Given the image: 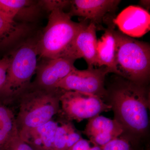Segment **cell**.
I'll list each match as a JSON object with an SVG mask.
<instances>
[{"mask_svg":"<svg viewBox=\"0 0 150 150\" xmlns=\"http://www.w3.org/2000/svg\"><path fill=\"white\" fill-rule=\"evenodd\" d=\"M115 25L114 23L108 25L104 34L98 40L97 47V66L107 67L109 73L115 72V41L113 30Z\"/></svg>","mask_w":150,"mask_h":150,"instance_id":"cell-13","label":"cell"},{"mask_svg":"<svg viewBox=\"0 0 150 150\" xmlns=\"http://www.w3.org/2000/svg\"><path fill=\"white\" fill-rule=\"evenodd\" d=\"M119 0H73L68 13L71 17L78 16L93 23L96 29H103L102 23L113 22L112 15L121 3Z\"/></svg>","mask_w":150,"mask_h":150,"instance_id":"cell-8","label":"cell"},{"mask_svg":"<svg viewBox=\"0 0 150 150\" xmlns=\"http://www.w3.org/2000/svg\"><path fill=\"white\" fill-rule=\"evenodd\" d=\"M9 63V58L8 56H5L2 59H0V90L2 88L6 81Z\"/></svg>","mask_w":150,"mask_h":150,"instance_id":"cell-23","label":"cell"},{"mask_svg":"<svg viewBox=\"0 0 150 150\" xmlns=\"http://www.w3.org/2000/svg\"><path fill=\"white\" fill-rule=\"evenodd\" d=\"M68 13L55 9L50 12L48 23L36 40L38 56L45 59L66 58L79 32L88 24L76 22Z\"/></svg>","mask_w":150,"mask_h":150,"instance_id":"cell-3","label":"cell"},{"mask_svg":"<svg viewBox=\"0 0 150 150\" xmlns=\"http://www.w3.org/2000/svg\"><path fill=\"white\" fill-rule=\"evenodd\" d=\"M81 135L77 132L74 127L71 123L69 124L67 134V150L81 139Z\"/></svg>","mask_w":150,"mask_h":150,"instance_id":"cell-22","label":"cell"},{"mask_svg":"<svg viewBox=\"0 0 150 150\" xmlns=\"http://www.w3.org/2000/svg\"><path fill=\"white\" fill-rule=\"evenodd\" d=\"M139 4L142 8L145 10L149 11L150 9V1L149 0H141L139 1Z\"/></svg>","mask_w":150,"mask_h":150,"instance_id":"cell-25","label":"cell"},{"mask_svg":"<svg viewBox=\"0 0 150 150\" xmlns=\"http://www.w3.org/2000/svg\"><path fill=\"white\" fill-rule=\"evenodd\" d=\"M123 130V126L116 119L112 120L98 115L89 119L84 133L89 138L98 134L109 133L119 136Z\"/></svg>","mask_w":150,"mask_h":150,"instance_id":"cell-15","label":"cell"},{"mask_svg":"<svg viewBox=\"0 0 150 150\" xmlns=\"http://www.w3.org/2000/svg\"><path fill=\"white\" fill-rule=\"evenodd\" d=\"M109 73L108 69L105 67L83 70L76 68L56 85V88L90 94L102 98L107 96L105 80Z\"/></svg>","mask_w":150,"mask_h":150,"instance_id":"cell-7","label":"cell"},{"mask_svg":"<svg viewBox=\"0 0 150 150\" xmlns=\"http://www.w3.org/2000/svg\"><path fill=\"white\" fill-rule=\"evenodd\" d=\"M118 77L110 91V105L115 119L123 129L142 134L149 126V91L146 84Z\"/></svg>","mask_w":150,"mask_h":150,"instance_id":"cell-1","label":"cell"},{"mask_svg":"<svg viewBox=\"0 0 150 150\" xmlns=\"http://www.w3.org/2000/svg\"><path fill=\"white\" fill-rule=\"evenodd\" d=\"M63 91L59 88H40L31 83L16 100L19 103L16 116L18 135L52 120L59 112Z\"/></svg>","mask_w":150,"mask_h":150,"instance_id":"cell-2","label":"cell"},{"mask_svg":"<svg viewBox=\"0 0 150 150\" xmlns=\"http://www.w3.org/2000/svg\"><path fill=\"white\" fill-rule=\"evenodd\" d=\"M38 8L32 1L0 0V13L13 21L18 17L24 21L31 20L36 15Z\"/></svg>","mask_w":150,"mask_h":150,"instance_id":"cell-14","label":"cell"},{"mask_svg":"<svg viewBox=\"0 0 150 150\" xmlns=\"http://www.w3.org/2000/svg\"><path fill=\"white\" fill-rule=\"evenodd\" d=\"M89 150H102V149H101V147L99 146L98 145L94 144L93 146L92 147H91Z\"/></svg>","mask_w":150,"mask_h":150,"instance_id":"cell-26","label":"cell"},{"mask_svg":"<svg viewBox=\"0 0 150 150\" xmlns=\"http://www.w3.org/2000/svg\"><path fill=\"white\" fill-rule=\"evenodd\" d=\"M38 56L36 40L33 39L21 43L11 53L6 81L0 90L1 102H14L30 85Z\"/></svg>","mask_w":150,"mask_h":150,"instance_id":"cell-5","label":"cell"},{"mask_svg":"<svg viewBox=\"0 0 150 150\" xmlns=\"http://www.w3.org/2000/svg\"><path fill=\"white\" fill-rule=\"evenodd\" d=\"M40 5L42 6L50 12L55 9L63 10L70 7L71 1H40Z\"/></svg>","mask_w":150,"mask_h":150,"instance_id":"cell-21","label":"cell"},{"mask_svg":"<svg viewBox=\"0 0 150 150\" xmlns=\"http://www.w3.org/2000/svg\"><path fill=\"white\" fill-rule=\"evenodd\" d=\"M2 150H35L23 141L18 135L13 137L2 148Z\"/></svg>","mask_w":150,"mask_h":150,"instance_id":"cell-19","label":"cell"},{"mask_svg":"<svg viewBox=\"0 0 150 150\" xmlns=\"http://www.w3.org/2000/svg\"><path fill=\"white\" fill-rule=\"evenodd\" d=\"M60 102L67 118L78 122L112 109L110 105L105 103L99 97L77 91L64 90Z\"/></svg>","mask_w":150,"mask_h":150,"instance_id":"cell-6","label":"cell"},{"mask_svg":"<svg viewBox=\"0 0 150 150\" xmlns=\"http://www.w3.org/2000/svg\"><path fill=\"white\" fill-rule=\"evenodd\" d=\"M58 126L57 122L51 120L43 125L24 131L18 136L35 150H52Z\"/></svg>","mask_w":150,"mask_h":150,"instance_id":"cell-12","label":"cell"},{"mask_svg":"<svg viewBox=\"0 0 150 150\" xmlns=\"http://www.w3.org/2000/svg\"><path fill=\"white\" fill-rule=\"evenodd\" d=\"M96 28L90 22L79 32L68 52L66 58L76 59L83 58L88 68L97 66Z\"/></svg>","mask_w":150,"mask_h":150,"instance_id":"cell-11","label":"cell"},{"mask_svg":"<svg viewBox=\"0 0 150 150\" xmlns=\"http://www.w3.org/2000/svg\"><path fill=\"white\" fill-rule=\"evenodd\" d=\"M69 123L58 125L56 129L52 150H67V134Z\"/></svg>","mask_w":150,"mask_h":150,"instance_id":"cell-18","label":"cell"},{"mask_svg":"<svg viewBox=\"0 0 150 150\" xmlns=\"http://www.w3.org/2000/svg\"><path fill=\"white\" fill-rule=\"evenodd\" d=\"M115 41L114 74L127 80L146 84L150 74V46L113 30Z\"/></svg>","mask_w":150,"mask_h":150,"instance_id":"cell-4","label":"cell"},{"mask_svg":"<svg viewBox=\"0 0 150 150\" xmlns=\"http://www.w3.org/2000/svg\"><path fill=\"white\" fill-rule=\"evenodd\" d=\"M0 150H2L1 148V147H0Z\"/></svg>","mask_w":150,"mask_h":150,"instance_id":"cell-27","label":"cell"},{"mask_svg":"<svg viewBox=\"0 0 150 150\" xmlns=\"http://www.w3.org/2000/svg\"><path fill=\"white\" fill-rule=\"evenodd\" d=\"M90 148L89 141L81 138L67 150H89Z\"/></svg>","mask_w":150,"mask_h":150,"instance_id":"cell-24","label":"cell"},{"mask_svg":"<svg viewBox=\"0 0 150 150\" xmlns=\"http://www.w3.org/2000/svg\"><path fill=\"white\" fill-rule=\"evenodd\" d=\"M113 22L128 36L142 37L150 30L149 12L139 6H130L121 11Z\"/></svg>","mask_w":150,"mask_h":150,"instance_id":"cell-10","label":"cell"},{"mask_svg":"<svg viewBox=\"0 0 150 150\" xmlns=\"http://www.w3.org/2000/svg\"><path fill=\"white\" fill-rule=\"evenodd\" d=\"M16 117L13 110L0 101V147L18 135Z\"/></svg>","mask_w":150,"mask_h":150,"instance_id":"cell-16","label":"cell"},{"mask_svg":"<svg viewBox=\"0 0 150 150\" xmlns=\"http://www.w3.org/2000/svg\"><path fill=\"white\" fill-rule=\"evenodd\" d=\"M75 61L62 57L45 59L44 62L38 65L35 80L31 84L41 88H56V85L76 68Z\"/></svg>","mask_w":150,"mask_h":150,"instance_id":"cell-9","label":"cell"},{"mask_svg":"<svg viewBox=\"0 0 150 150\" xmlns=\"http://www.w3.org/2000/svg\"><path fill=\"white\" fill-rule=\"evenodd\" d=\"M102 150H132L128 140L117 138L101 147Z\"/></svg>","mask_w":150,"mask_h":150,"instance_id":"cell-20","label":"cell"},{"mask_svg":"<svg viewBox=\"0 0 150 150\" xmlns=\"http://www.w3.org/2000/svg\"><path fill=\"white\" fill-rule=\"evenodd\" d=\"M27 27L11 21L0 13V48H5L24 35Z\"/></svg>","mask_w":150,"mask_h":150,"instance_id":"cell-17","label":"cell"}]
</instances>
